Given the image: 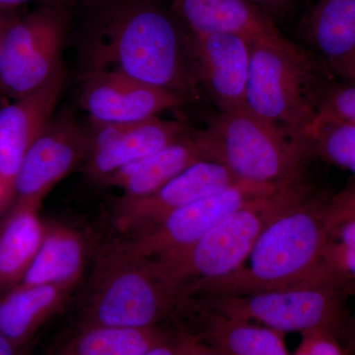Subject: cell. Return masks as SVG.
<instances>
[{
  "instance_id": "52a82bcc",
  "label": "cell",
  "mask_w": 355,
  "mask_h": 355,
  "mask_svg": "<svg viewBox=\"0 0 355 355\" xmlns=\"http://www.w3.org/2000/svg\"><path fill=\"white\" fill-rule=\"evenodd\" d=\"M83 327H157L182 300L166 286L147 259L104 258Z\"/></svg>"
},
{
  "instance_id": "2e32d148",
  "label": "cell",
  "mask_w": 355,
  "mask_h": 355,
  "mask_svg": "<svg viewBox=\"0 0 355 355\" xmlns=\"http://www.w3.org/2000/svg\"><path fill=\"white\" fill-rule=\"evenodd\" d=\"M173 10L193 34L235 35L251 44L297 50L279 31L268 11L249 0H169Z\"/></svg>"
},
{
  "instance_id": "9a60e30c",
  "label": "cell",
  "mask_w": 355,
  "mask_h": 355,
  "mask_svg": "<svg viewBox=\"0 0 355 355\" xmlns=\"http://www.w3.org/2000/svg\"><path fill=\"white\" fill-rule=\"evenodd\" d=\"M64 83V69L60 67L41 87L0 109V181L11 202L21 163L53 118Z\"/></svg>"
},
{
  "instance_id": "ac0fdd59",
  "label": "cell",
  "mask_w": 355,
  "mask_h": 355,
  "mask_svg": "<svg viewBox=\"0 0 355 355\" xmlns=\"http://www.w3.org/2000/svg\"><path fill=\"white\" fill-rule=\"evenodd\" d=\"M81 235L69 226L46 223L43 241L20 284L51 286L71 291L85 266Z\"/></svg>"
},
{
  "instance_id": "d6986e66",
  "label": "cell",
  "mask_w": 355,
  "mask_h": 355,
  "mask_svg": "<svg viewBox=\"0 0 355 355\" xmlns=\"http://www.w3.org/2000/svg\"><path fill=\"white\" fill-rule=\"evenodd\" d=\"M70 292L57 286L25 284L0 291V335L22 349L62 307Z\"/></svg>"
},
{
  "instance_id": "d590c367",
  "label": "cell",
  "mask_w": 355,
  "mask_h": 355,
  "mask_svg": "<svg viewBox=\"0 0 355 355\" xmlns=\"http://www.w3.org/2000/svg\"><path fill=\"white\" fill-rule=\"evenodd\" d=\"M352 335H354V340H355V316L354 318V320H352Z\"/></svg>"
},
{
  "instance_id": "4dcf8cb0",
  "label": "cell",
  "mask_w": 355,
  "mask_h": 355,
  "mask_svg": "<svg viewBox=\"0 0 355 355\" xmlns=\"http://www.w3.org/2000/svg\"><path fill=\"white\" fill-rule=\"evenodd\" d=\"M30 1L46 2L49 6H58L65 2L77 1V0H0V9H14L21 4Z\"/></svg>"
},
{
  "instance_id": "7c38bea8",
  "label": "cell",
  "mask_w": 355,
  "mask_h": 355,
  "mask_svg": "<svg viewBox=\"0 0 355 355\" xmlns=\"http://www.w3.org/2000/svg\"><path fill=\"white\" fill-rule=\"evenodd\" d=\"M239 182L225 166L200 159L155 193L137 200L121 198L116 212V227L125 233L146 230L175 210Z\"/></svg>"
},
{
  "instance_id": "8992f818",
  "label": "cell",
  "mask_w": 355,
  "mask_h": 355,
  "mask_svg": "<svg viewBox=\"0 0 355 355\" xmlns=\"http://www.w3.org/2000/svg\"><path fill=\"white\" fill-rule=\"evenodd\" d=\"M350 286L312 282L253 293L202 296V306L223 316L261 324L282 333L338 331L345 320Z\"/></svg>"
},
{
  "instance_id": "44dd1931",
  "label": "cell",
  "mask_w": 355,
  "mask_h": 355,
  "mask_svg": "<svg viewBox=\"0 0 355 355\" xmlns=\"http://www.w3.org/2000/svg\"><path fill=\"white\" fill-rule=\"evenodd\" d=\"M302 33L327 69L355 57V0H318Z\"/></svg>"
},
{
  "instance_id": "5b68a950",
  "label": "cell",
  "mask_w": 355,
  "mask_h": 355,
  "mask_svg": "<svg viewBox=\"0 0 355 355\" xmlns=\"http://www.w3.org/2000/svg\"><path fill=\"white\" fill-rule=\"evenodd\" d=\"M330 74L323 62L303 49L251 44L247 110L310 142V128L319 113L318 90Z\"/></svg>"
},
{
  "instance_id": "7402d4cb",
  "label": "cell",
  "mask_w": 355,
  "mask_h": 355,
  "mask_svg": "<svg viewBox=\"0 0 355 355\" xmlns=\"http://www.w3.org/2000/svg\"><path fill=\"white\" fill-rule=\"evenodd\" d=\"M200 342L218 355H289L284 335L200 305Z\"/></svg>"
},
{
  "instance_id": "603a6c76",
  "label": "cell",
  "mask_w": 355,
  "mask_h": 355,
  "mask_svg": "<svg viewBox=\"0 0 355 355\" xmlns=\"http://www.w3.org/2000/svg\"><path fill=\"white\" fill-rule=\"evenodd\" d=\"M171 340L158 327L146 329L81 327L53 355H140Z\"/></svg>"
},
{
  "instance_id": "ba28073f",
  "label": "cell",
  "mask_w": 355,
  "mask_h": 355,
  "mask_svg": "<svg viewBox=\"0 0 355 355\" xmlns=\"http://www.w3.org/2000/svg\"><path fill=\"white\" fill-rule=\"evenodd\" d=\"M67 15L57 6L16 17L7 28L0 51V88L14 100L46 83L62 67Z\"/></svg>"
},
{
  "instance_id": "f1b7e54d",
  "label": "cell",
  "mask_w": 355,
  "mask_h": 355,
  "mask_svg": "<svg viewBox=\"0 0 355 355\" xmlns=\"http://www.w3.org/2000/svg\"><path fill=\"white\" fill-rule=\"evenodd\" d=\"M331 76L340 80L355 83V57L328 69Z\"/></svg>"
},
{
  "instance_id": "e0dca14e",
  "label": "cell",
  "mask_w": 355,
  "mask_h": 355,
  "mask_svg": "<svg viewBox=\"0 0 355 355\" xmlns=\"http://www.w3.org/2000/svg\"><path fill=\"white\" fill-rule=\"evenodd\" d=\"M41 203H11L0 221V291L20 284L43 241Z\"/></svg>"
},
{
  "instance_id": "83f0119b",
  "label": "cell",
  "mask_w": 355,
  "mask_h": 355,
  "mask_svg": "<svg viewBox=\"0 0 355 355\" xmlns=\"http://www.w3.org/2000/svg\"><path fill=\"white\" fill-rule=\"evenodd\" d=\"M184 336H182L179 340H169L167 342L160 343L146 350L140 355H184Z\"/></svg>"
},
{
  "instance_id": "9c48e42d",
  "label": "cell",
  "mask_w": 355,
  "mask_h": 355,
  "mask_svg": "<svg viewBox=\"0 0 355 355\" xmlns=\"http://www.w3.org/2000/svg\"><path fill=\"white\" fill-rule=\"evenodd\" d=\"M279 188L239 182L175 210L155 225L110 248L105 258L153 259L188 246L250 200L270 195Z\"/></svg>"
},
{
  "instance_id": "6da1fadb",
  "label": "cell",
  "mask_w": 355,
  "mask_h": 355,
  "mask_svg": "<svg viewBox=\"0 0 355 355\" xmlns=\"http://www.w3.org/2000/svg\"><path fill=\"white\" fill-rule=\"evenodd\" d=\"M330 200L307 197L284 210L263 229L241 268L191 286L183 297L236 295L312 282L349 284L323 260Z\"/></svg>"
},
{
  "instance_id": "5bb4252c",
  "label": "cell",
  "mask_w": 355,
  "mask_h": 355,
  "mask_svg": "<svg viewBox=\"0 0 355 355\" xmlns=\"http://www.w3.org/2000/svg\"><path fill=\"white\" fill-rule=\"evenodd\" d=\"M93 123L94 128L88 133L86 169L93 179L100 181L188 132L183 123L157 116L137 123Z\"/></svg>"
},
{
  "instance_id": "30bf717a",
  "label": "cell",
  "mask_w": 355,
  "mask_h": 355,
  "mask_svg": "<svg viewBox=\"0 0 355 355\" xmlns=\"http://www.w3.org/2000/svg\"><path fill=\"white\" fill-rule=\"evenodd\" d=\"M183 35L191 72L220 112L247 110L251 44L241 37L223 33L187 31Z\"/></svg>"
},
{
  "instance_id": "d6a6232c",
  "label": "cell",
  "mask_w": 355,
  "mask_h": 355,
  "mask_svg": "<svg viewBox=\"0 0 355 355\" xmlns=\"http://www.w3.org/2000/svg\"><path fill=\"white\" fill-rule=\"evenodd\" d=\"M21 347L0 335V355H20Z\"/></svg>"
},
{
  "instance_id": "1f68e13d",
  "label": "cell",
  "mask_w": 355,
  "mask_h": 355,
  "mask_svg": "<svg viewBox=\"0 0 355 355\" xmlns=\"http://www.w3.org/2000/svg\"><path fill=\"white\" fill-rule=\"evenodd\" d=\"M17 17L13 13V9H0V51H1L2 42L6 35L7 28Z\"/></svg>"
},
{
  "instance_id": "f546056e",
  "label": "cell",
  "mask_w": 355,
  "mask_h": 355,
  "mask_svg": "<svg viewBox=\"0 0 355 355\" xmlns=\"http://www.w3.org/2000/svg\"><path fill=\"white\" fill-rule=\"evenodd\" d=\"M184 355H218L196 336H184Z\"/></svg>"
},
{
  "instance_id": "ffe728a7",
  "label": "cell",
  "mask_w": 355,
  "mask_h": 355,
  "mask_svg": "<svg viewBox=\"0 0 355 355\" xmlns=\"http://www.w3.org/2000/svg\"><path fill=\"white\" fill-rule=\"evenodd\" d=\"M200 159L188 132L155 153L123 166L104 182L121 189L123 200H137L155 193Z\"/></svg>"
},
{
  "instance_id": "836d02e7",
  "label": "cell",
  "mask_w": 355,
  "mask_h": 355,
  "mask_svg": "<svg viewBox=\"0 0 355 355\" xmlns=\"http://www.w3.org/2000/svg\"><path fill=\"white\" fill-rule=\"evenodd\" d=\"M249 1L268 11V9H277L286 6L291 0H249Z\"/></svg>"
},
{
  "instance_id": "4316f807",
  "label": "cell",
  "mask_w": 355,
  "mask_h": 355,
  "mask_svg": "<svg viewBox=\"0 0 355 355\" xmlns=\"http://www.w3.org/2000/svg\"><path fill=\"white\" fill-rule=\"evenodd\" d=\"M355 217V186L331 198L329 218L330 222Z\"/></svg>"
},
{
  "instance_id": "277c9868",
  "label": "cell",
  "mask_w": 355,
  "mask_h": 355,
  "mask_svg": "<svg viewBox=\"0 0 355 355\" xmlns=\"http://www.w3.org/2000/svg\"><path fill=\"white\" fill-rule=\"evenodd\" d=\"M190 137L203 160L225 166L240 181L270 186L298 182L305 158L314 151L308 140L248 110L214 114Z\"/></svg>"
},
{
  "instance_id": "484cf974",
  "label": "cell",
  "mask_w": 355,
  "mask_h": 355,
  "mask_svg": "<svg viewBox=\"0 0 355 355\" xmlns=\"http://www.w3.org/2000/svg\"><path fill=\"white\" fill-rule=\"evenodd\" d=\"M336 331L316 330L302 334L293 355H347L336 340Z\"/></svg>"
},
{
  "instance_id": "cb8c5ba5",
  "label": "cell",
  "mask_w": 355,
  "mask_h": 355,
  "mask_svg": "<svg viewBox=\"0 0 355 355\" xmlns=\"http://www.w3.org/2000/svg\"><path fill=\"white\" fill-rule=\"evenodd\" d=\"M315 153L331 164L355 175V125L320 110L310 128Z\"/></svg>"
},
{
  "instance_id": "7a4b0ae2",
  "label": "cell",
  "mask_w": 355,
  "mask_h": 355,
  "mask_svg": "<svg viewBox=\"0 0 355 355\" xmlns=\"http://www.w3.org/2000/svg\"><path fill=\"white\" fill-rule=\"evenodd\" d=\"M92 69L118 70L140 83L198 101L184 35L171 16L149 0L125 2L98 28L90 46Z\"/></svg>"
},
{
  "instance_id": "4fadbf2b",
  "label": "cell",
  "mask_w": 355,
  "mask_h": 355,
  "mask_svg": "<svg viewBox=\"0 0 355 355\" xmlns=\"http://www.w3.org/2000/svg\"><path fill=\"white\" fill-rule=\"evenodd\" d=\"M184 103L181 96L114 69H91L83 93L84 108L95 123L146 121Z\"/></svg>"
},
{
  "instance_id": "3957f363",
  "label": "cell",
  "mask_w": 355,
  "mask_h": 355,
  "mask_svg": "<svg viewBox=\"0 0 355 355\" xmlns=\"http://www.w3.org/2000/svg\"><path fill=\"white\" fill-rule=\"evenodd\" d=\"M307 197L298 182L279 187L270 195L250 200L197 241L147 260L166 286L182 298L191 286L241 268L266 226Z\"/></svg>"
},
{
  "instance_id": "8fae6325",
  "label": "cell",
  "mask_w": 355,
  "mask_h": 355,
  "mask_svg": "<svg viewBox=\"0 0 355 355\" xmlns=\"http://www.w3.org/2000/svg\"><path fill=\"white\" fill-rule=\"evenodd\" d=\"M88 144V132L73 116H53L21 163L14 182L12 202L42 203L53 186L86 158Z\"/></svg>"
},
{
  "instance_id": "d4e9b609",
  "label": "cell",
  "mask_w": 355,
  "mask_h": 355,
  "mask_svg": "<svg viewBox=\"0 0 355 355\" xmlns=\"http://www.w3.org/2000/svg\"><path fill=\"white\" fill-rule=\"evenodd\" d=\"M318 108L355 125V83L329 76L320 84Z\"/></svg>"
},
{
  "instance_id": "e575fe53",
  "label": "cell",
  "mask_w": 355,
  "mask_h": 355,
  "mask_svg": "<svg viewBox=\"0 0 355 355\" xmlns=\"http://www.w3.org/2000/svg\"><path fill=\"white\" fill-rule=\"evenodd\" d=\"M9 205H11V198L0 181V211H2Z\"/></svg>"
}]
</instances>
